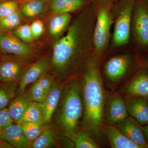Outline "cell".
<instances>
[{"mask_svg": "<svg viewBox=\"0 0 148 148\" xmlns=\"http://www.w3.org/2000/svg\"><path fill=\"white\" fill-rule=\"evenodd\" d=\"M94 17L92 10L82 14L69 26L66 34L54 45L52 62L58 75H69L89 57L94 47Z\"/></svg>", "mask_w": 148, "mask_h": 148, "instance_id": "obj_1", "label": "cell"}, {"mask_svg": "<svg viewBox=\"0 0 148 148\" xmlns=\"http://www.w3.org/2000/svg\"><path fill=\"white\" fill-rule=\"evenodd\" d=\"M84 113L83 125L86 131L94 136L103 131L105 94L101 74L95 66L88 67L84 77Z\"/></svg>", "mask_w": 148, "mask_h": 148, "instance_id": "obj_2", "label": "cell"}, {"mask_svg": "<svg viewBox=\"0 0 148 148\" xmlns=\"http://www.w3.org/2000/svg\"><path fill=\"white\" fill-rule=\"evenodd\" d=\"M82 111L79 85L73 81L64 89L59 117L61 127L67 135L73 136L77 132Z\"/></svg>", "mask_w": 148, "mask_h": 148, "instance_id": "obj_3", "label": "cell"}, {"mask_svg": "<svg viewBox=\"0 0 148 148\" xmlns=\"http://www.w3.org/2000/svg\"><path fill=\"white\" fill-rule=\"evenodd\" d=\"M132 29L136 45L148 49V0H136L132 21Z\"/></svg>", "mask_w": 148, "mask_h": 148, "instance_id": "obj_4", "label": "cell"}, {"mask_svg": "<svg viewBox=\"0 0 148 148\" xmlns=\"http://www.w3.org/2000/svg\"><path fill=\"white\" fill-rule=\"evenodd\" d=\"M136 0H127L123 6L114 27L113 42L116 47L127 44L132 29V13Z\"/></svg>", "mask_w": 148, "mask_h": 148, "instance_id": "obj_5", "label": "cell"}, {"mask_svg": "<svg viewBox=\"0 0 148 148\" xmlns=\"http://www.w3.org/2000/svg\"><path fill=\"white\" fill-rule=\"evenodd\" d=\"M0 51L3 55L21 58L33 55V50L15 36L12 32L0 28Z\"/></svg>", "mask_w": 148, "mask_h": 148, "instance_id": "obj_6", "label": "cell"}, {"mask_svg": "<svg viewBox=\"0 0 148 148\" xmlns=\"http://www.w3.org/2000/svg\"><path fill=\"white\" fill-rule=\"evenodd\" d=\"M111 22L108 12L105 8L101 9L96 16L93 30V46L97 53L102 52L108 44Z\"/></svg>", "mask_w": 148, "mask_h": 148, "instance_id": "obj_7", "label": "cell"}, {"mask_svg": "<svg viewBox=\"0 0 148 148\" xmlns=\"http://www.w3.org/2000/svg\"><path fill=\"white\" fill-rule=\"evenodd\" d=\"M21 59L11 56L2 55L0 59V81L10 82L19 81L29 66L22 62Z\"/></svg>", "mask_w": 148, "mask_h": 148, "instance_id": "obj_8", "label": "cell"}, {"mask_svg": "<svg viewBox=\"0 0 148 148\" xmlns=\"http://www.w3.org/2000/svg\"><path fill=\"white\" fill-rule=\"evenodd\" d=\"M128 116V111L124 98L117 95L109 99L103 113V121L106 124L116 125Z\"/></svg>", "mask_w": 148, "mask_h": 148, "instance_id": "obj_9", "label": "cell"}, {"mask_svg": "<svg viewBox=\"0 0 148 148\" xmlns=\"http://www.w3.org/2000/svg\"><path fill=\"white\" fill-rule=\"evenodd\" d=\"M132 65V59L128 56H117L110 58L106 63L105 74L111 82H119L127 75Z\"/></svg>", "mask_w": 148, "mask_h": 148, "instance_id": "obj_10", "label": "cell"}, {"mask_svg": "<svg viewBox=\"0 0 148 148\" xmlns=\"http://www.w3.org/2000/svg\"><path fill=\"white\" fill-rule=\"evenodd\" d=\"M114 126L140 148H148V143L143 132V126L132 117H127Z\"/></svg>", "mask_w": 148, "mask_h": 148, "instance_id": "obj_11", "label": "cell"}, {"mask_svg": "<svg viewBox=\"0 0 148 148\" xmlns=\"http://www.w3.org/2000/svg\"><path fill=\"white\" fill-rule=\"evenodd\" d=\"M124 100L128 114L141 125L148 123V97L125 95Z\"/></svg>", "mask_w": 148, "mask_h": 148, "instance_id": "obj_12", "label": "cell"}, {"mask_svg": "<svg viewBox=\"0 0 148 148\" xmlns=\"http://www.w3.org/2000/svg\"><path fill=\"white\" fill-rule=\"evenodd\" d=\"M125 95L148 97V69H139L121 90Z\"/></svg>", "mask_w": 148, "mask_h": 148, "instance_id": "obj_13", "label": "cell"}, {"mask_svg": "<svg viewBox=\"0 0 148 148\" xmlns=\"http://www.w3.org/2000/svg\"><path fill=\"white\" fill-rule=\"evenodd\" d=\"M49 67V62L45 59L39 60L27 66L19 80L18 93L25 90L28 85L36 82L47 73Z\"/></svg>", "mask_w": 148, "mask_h": 148, "instance_id": "obj_14", "label": "cell"}, {"mask_svg": "<svg viewBox=\"0 0 148 148\" xmlns=\"http://www.w3.org/2000/svg\"><path fill=\"white\" fill-rule=\"evenodd\" d=\"M1 136L3 140L14 148H28L31 144L24 135L21 125L18 123H12L2 130Z\"/></svg>", "mask_w": 148, "mask_h": 148, "instance_id": "obj_15", "label": "cell"}, {"mask_svg": "<svg viewBox=\"0 0 148 148\" xmlns=\"http://www.w3.org/2000/svg\"><path fill=\"white\" fill-rule=\"evenodd\" d=\"M103 131L106 134L112 148H140L114 125H104Z\"/></svg>", "mask_w": 148, "mask_h": 148, "instance_id": "obj_16", "label": "cell"}, {"mask_svg": "<svg viewBox=\"0 0 148 148\" xmlns=\"http://www.w3.org/2000/svg\"><path fill=\"white\" fill-rule=\"evenodd\" d=\"M17 93L18 95L10 103L8 108L11 117L16 123L21 119L29 104L33 101L30 92L24 90Z\"/></svg>", "mask_w": 148, "mask_h": 148, "instance_id": "obj_17", "label": "cell"}, {"mask_svg": "<svg viewBox=\"0 0 148 148\" xmlns=\"http://www.w3.org/2000/svg\"><path fill=\"white\" fill-rule=\"evenodd\" d=\"M61 88L57 84L53 83L52 88L48 94L45 101L41 103L43 112L44 121L49 122L55 111L61 97Z\"/></svg>", "mask_w": 148, "mask_h": 148, "instance_id": "obj_18", "label": "cell"}, {"mask_svg": "<svg viewBox=\"0 0 148 148\" xmlns=\"http://www.w3.org/2000/svg\"><path fill=\"white\" fill-rule=\"evenodd\" d=\"M85 0H51L50 8L56 14L69 13L82 7Z\"/></svg>", "mask_w": 148, "mask_h": 148, "instance_id": "obj_19", "label": "cell"}, {"mask_svg": "<svg viewBox=\"0 0 148 148\" xmlns=\"http://www.w3.org/2000/svg\"><path fill=\"white\" fill-rule=\"evenodd\" d=\"M71 19L69 13L56 14L49 21V33L53 36H58L68 27Z\"/></svg>", "mask_w": 148, "mask_h": 148, "instance_id": "obj_20", "label": "cell"}, {"mask_svg": "<svg viewBox=\"0 0 148 148\" xmlns=\"http://www.w3.org/2000/svg\"><path fill=\"white\" fill-rule=\"evenodd\" d=\"M47 0H29L21 7V13L28 18L39 16L45 10Z\"/></svg>", "mask_w": 148, "mask_h": 148, "instance_id": "obj_21", "label": "cell"}, {"mask_svg": "<svg viewBox=\"0 0 148 148\" xmlns=\"http://www.w3.org/2000/svg\"><path fill=\"white\" fill-rule=\"evenodd\" d=\"M16 82H2L0 85V109L4 108L18 93Z\"/></svg>", "mask_w": 148, "mask_h": 148, "instance_id": "obj_22", "label": "cell"}, {"mask_svg": "<svg viewBox=\"0 0 148 148\" xmlns=\"http://www.w3.org/2000/svg\"><path fill=\"white\" fill-rule=\"evenodd\" d=\"M43 120V112L40 103L32 101L27 107L21 119L17 123Z\"/></svg>", "mask_w": 148, "mask_h": 148, "instance_id": "obj_23", "label": "cell"}, {"mask_svg": "<svg viewBox=\"0 0 148 148\" xmlns=\"http://www.w3.org/2000/svg\"><path fill=\"white\" fill-rule=\"evenodd\" d=\"M44 121L28 122L21 124L24 135L31 142L34 141L43 132Z\"/></svg>", "mask_w": 148, "mask_h": 148, "instance_id": "obj_24", "label": "cell"}, {"mask_svg": "<svg viewBox=\"0 0 148 148\" xmlns=\"http://www.w3.org/2000/svg\"><path fill=\"white\" fill-rule=\"evenodd\" d=\"M22 15L18 9L10 15L0 19V28L8 32H12L16 27L21 24Z\"/></svg>", "mask_w": 148, "mask_h": 148, "instance_id": "obj_25", "label": "cell"}, {"mask_svg": "<svg viewBox=\"0 0 148 148\" xmlns=\"http://www.w3.org/2000/svg\"><path fill=\"white\" fill-rule=\"evenodd\" d=\"M55 145L53 134L49 130L43 131L38 137L33 141L32 146L33 148H46Z\"/></svg>", "mask_w": 148, "mask_h": 148, "instance_id": "obj_26", "label": "cell"}, {"mask_svg": "<svg viewBox=\"0 0 148 148\" xmlns=\"http://www.w3.org/2000/svg\"><path fill=\"white\" fill-rule=\"evenodd\" d=\"M76 148H97L98 145L90 138L87 132H82L77 135L75 139Z\"/></svg>", "mask_w": 148, "mask_h": 148, "instance_id": "obj_27", "label": "cell"}, {"mask_svg": "<svg viewBox=\"0 0 148 148\" xmlns=\"http://www.w3.org/2000/svg\"><path fill=\"white\" fill-rule=\"evenodd\" d=\"M12 32L14 34L23 42L29 43L34 40L30 26L28 24H20Z\"/></svg>", "mask_w": 148, "mask_h": 148, "instance_id": "obj_28", "label": "cell"}, {"mask_svg": "<svg viewBox=\"0 0 148 148\" xmlns=\"http://www.w3.org/2000/svg\"><path fill=\"white\" fill-rule=\"evenodd\" d=\"M18 4L17 0L0 3V19L16 12L19 9Z\"/></svg>", "mask_w": 148, "mask_h": 148, "instance_id": "obj_29", "label": "cell"}, {"mask_svg": "<svg viewBox=\"0 0 148 148\" xmlns=\"http://www.w3.org/2000/svg\"><path fill=\"white\" fill-rule=\"evenodd\" d=\"M29 92L33 101L38 103H44L47 95L37 82L32 85Z\"/></svg>", "mask_w": 148, "mask_h": 148, "instance_id": "obj_30", "label": "cell"}, {"mask_svg": "<svg viewBox=\"0 0 148 148\" xmlns=\"http://www.w3.org/2000/svg\"><path fill=\"white\" fill-rule=\"evenodd\" d=\"M36 82L39 84L46 94L47 95L53 86V83L52 77L46 73Z\"/></svg>", "mask_w": 148, "mask_h": 148, "instance_id": "obj_31", "label": "cell"}, {"mask_svg": "<svg viewBox=\"0 0 148 148\" xmlns=\"http://www.w3.org/2000/svg\"><path fill=\"white\" fill-rule=\"evenodd\" d=\"M30 26L34 40L38 38L44 32L45 26L41 20H35Z\"/></svg>", "mask_w": 148, "mask_h": 148, "instance_id": "obj_32", "label": "cell"}, {"mask_svg": "<svg viewBox=\"0 0 148 148\" xmlns=\"http://www.w3.org/2000/svg\"><path fill=\"white\" fill-rule=\"evenodd\" d=\"M13 119L6 108L0 109V130H2L12 123Z\"/></svg>", "mask_w": 148, "mask_h": 148, "instance_id": "obj_33", "label": "cell"}, {"mask_svg": "<svg viewBox=\"0 0 148 148\" xmlns=\"http://www.w3.org/2000/svg\"><path fill=\"white\" fill-rule=\"evenodd\" d=\"M14 148L10 143L5 141L2 138L1 130H0V148Z\"/></svg>", "mask_w": 148, "mask_h": 148, "instance_id": "obj_34", "label": "cell"}, {"mask_svg": "<svg viewBox=\"0 0 148 148\" xmlns=\"http://www.w3.org/2000/svg\"><path fill=\"white\" fill-rule=\"evenodd\" d=\"M143 129L144 134L148 143V123L147 124L145 125V126H143Z\"/></svg>", "mask_w": 148, "mask_h": 148, "instance_id": "obj_35", "label": "cell"}, {"mask_svg": "<svg viewBox=\"0 0 148 148\" xmlns=\"http://www.w3.org/2000/svg\"><path fill=\"white\" fill-rule=\"evenodd\" d=\"M146 66H147V67L148 69V58H147V61H146Z\"/></svg>", "mask_w": 148, "mask_h": 148, "instance_id": "obj_36", "label": "cell"}, {"mask_svg": "<svg viewBox=\"0 0 148 148\" xmlns=\"http://www.w3.org/2000/svg\"><path fill=\"white\" fill-rule=\"evenodd\" d=\"M14 1V0H0V3L1 2L5 1Z\"/></svg>", "mask_w": 148, "mask_h": 148, "instance_id": "obj_37", "label": "cell"}, {"mask_svg": "<svg viewBox=\"0 0 148 148\" xmlns=\"http://www.w3.org/2000/svg\"><path fill=\"white\" fill-rule=\"evenodd\" d=\"M3 54L2 53H1V52L0 51V59H1V58Z\"/></svg>", "mask_w": 148, "mask_h": 148, "instance_id": "obj_38", "label": "cell"}, {"mask_svg": "<svg viewBox=\"0 0 148 148\" xmlns=\"http://www.w3.org/2000/svg\"><path fill=\"white\" fill-rule=\"evenodd\" d=\"M27 1H29V0H27Z\"/></svg>", "mask_w": 148, "mask_h": 148, "instance_id": "obj_39", "label": "cell"}, {"mask_svg": "<svg viewBox=\"0 0 148 148\" xmlns=\"http://www.w3.org/2000/svg\"></svg>", "mask_w": 148, "mask_h": 148, "instance_id": "obj_40", "label": "cell"}]
</instances>
